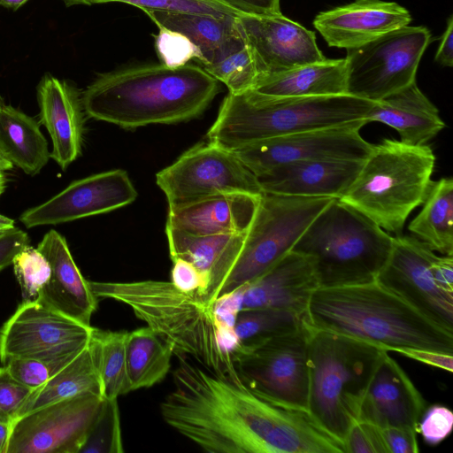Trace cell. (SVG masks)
Segmentation results:
<instances>
[{"mask_svg":"<svg viewBox=\"0 0 453 453\" xmlns=\"http://www.w3.org/2000/svg\"><path fill=\"white\" fill-rule=\"evenodd\" d=\"M394 236L338 198L312 220L292 249L311 257L319 288L376 280Z\"/></svg>","mask_w":453,"mask_h":453,"instance_id":"52a82bcc","label":"cell"},{"mask_svg":"<svg viewBox=\"0 0 453 453\" xmlns=\"http://www.w3.org/2000/svg\"><path fill=\"white\" fill-rule=\"evenodd\" d=\"M1 350H2V335L0 332V361H1Z\"/></svg>","mask_w":453,"mask_h":453,"instance_id":"680465c9","label":"cell"},{"mask_svg":"<svg viewBox=\"0 0 453 453\" xmlns=\"http://www.w3.org/2000/svg\"><path fill=\"white\" fill-rule=\"evenodd\" d=\"M203 68L223 82L233 94L252 89L259 78L252 51L244 37L219 59Z\"/></svg>","mask_w":453,"mask_h":453,"instance_id":"d590c367","label":"cell"},{"mask_svg":"<svg viewBox=\"0 0 453 453\" xmlns=\"http://www.w3.org/2000/svg\"><path fill=\"white\" fill-rule=\"evenodd\" d=\"M453 427L452 411L441 405H433L424 411L418 424V433L430 445L442 441Z\"/></svg>","mask_w":453,"mask_h":453,"instance_id":"ee69618b","label":"cell"},{"mask_svg":"<svg viewBox=\"0 0 453 453\" xmlns=\"http://www.w3.org/2000/svg\"><path fill=\"white\" fill-rule=\"evenodd\" d=\"M158 27L187 36L199 50L204 67L219 58L242 39L236 17L215 18L207 14L146 10Z\"/></svg>","mask_w":453,"mask_h":453,"instance_id":"83f0119b","label":"cell"},{"mask_svg":"<svg viewBox=\"0 0 453 453\" xmlns=\"http://www.w3.org/2000/svg\"><path fill=\"white\" fill-rule=\"evenodd\" d=\"M173 389L160 403L163 419L211 453H272L277 408L240 378L178 357Z\"/></svg>","mask_w":453,"mask_h":453,"instance_id":"6da1fadb","label":"cell"},{"mask_svg":"<svg viewBox=\"0 0 453 453\" xmlns=\"http://www.w3.org/2000/svg\"><path fill=\"white\" fill-rule=\"evenodd\" d=\"M419 213L408 229L434 251L453 256V180L432 181Z\"/></svg>","mask_w":453,"mask_h":453,"instance_id":"4dcf8cb0","label":"cell"},{"mask_svg":"<svg viewBox=\"0 0 453 453\" xmlns=\"http://www.w3.org/2000/svg\"><path fill=\"white\" fill-rule=\"evenodd\" d=\"M436 257L416 237L396 235L376 280L434 323L453 331V296L440 289L432 273Z\"/></svg>","mask_w":453,"mask_h":453,"instance_id":"2e32d148","label":"cell"},{"mask_svg":"<svg viewBox=\"0 0 453 453\" xmlns=\"http://www.w3.org/2000/svg\"><path fill=\"white\" fill-rule=\"evenodd\" d=\"M431 268L436 285L444 293L453 296V256H437Z\"/></svg>","mask_w":453,"mask_h":453,"instance_id":"f907efd6","label":"cell"},{"mask_svg":"<svg viewBox=\"0 0 453 453\" xmlns=\"http://www.w3.org/2000/svg\"><path fill=\"white\" fill-rule=\"evenodd\" d=\"M333 199L263 193L242 250L218 298L255 280L290 252Z\"/></svg>","mask_w":453,"mask_h":453,"instance_id":"9c48e42d","label":"cell"},{"mask_svg":"<svg viewBox=\"0 0 453 453\" xmlns=\"http://www.w3.org/2000/svg\"><path fill=\"white\" fill-rule=\"evenodd\" d=\"M434 164V154L426 144L384 139L372 146L339 199L386 232L400 235L411 212L426 196Z\"/></svg>","mask_w":453,"mask_h":453,"instance_id":"8992f818","label":"cell"},{"mask_svg":"<svg viewBox=\"0 0 453 453\" xmlns=\"http://www.w3.org/2000/svg\"><path fill=\"white\" fill-rule=\"evenodd\" d=\"M103 401L100 395L86 393L16 418L5 453H80Z\"/></svg>","mask_w":453,"mask_h":453,"instance_id":"4fadbf2b","label":"cell"},{"mask_svg":"<svg viewBox=\"0 0 453 453\" xmlns=\"http://www.w3.org/2000/svg\"><path fill=\"white\" fill-rule=\"evenodd\" d=\"M93 4L123 3L146 10L207 14L215 18L237 16L235 12L213 0H91Z\"/></svg>","mask_w":453,"mask_h":453,"instance_id":"f35d334b","label":"cell"},{"mask_svg":"<svg viewBox=\"0 0 453 453\" xmlns=\"http://www.w3.org/2000/svg\"><path fill=\"white\" fill-rule=\"evenodd\" d=\"M367 124L360 119L265 139L244 145L234 154L257 178L271 169L308 160H364L372 148L360 135Z\"/></svg>","mask_w":453,"mask_h":453,"instance_id":"5bb4252c","label":"cell"},{"mask_svg":"<svg viewBox=\"0 0 453 453\" xmlns=\"http://www.w3.org/2000/svg\"><path fill=\"white\" fill-rule=\"evenodd\" d=\"M372 104L348 94L295 97L254 89L228 92L206 137L208 142L234 151L265 139L365 119Z\"/></svg>","mask_w":453,"mask_h":453,"instance_id":"5b68a950","label":"cell"},{"mask_svg":"<svg viewBox=\"0 0 453 453\" xmlns=\"http://www.w3.org/2000/svg\"><path fill=\"white\" fill-rule=\"evenodd\" d=\"M364 160H308L276 166L257 178L264 193L341 198Z\"/></svg>","mask_w":453,"mask_h":453,"instance_id":"cb8c5ba5","label":"cell"},{"mask_svg":"<svg viewBox=\"0 0 453 453\" xmlns=\"http://www.w3.org/2000/svg\"><path fill=\"white\" fill-rule=\"evenodd\" d=\"M29 242L28 234L18 227L0 235V271L11 265L15 256L29 245Z\"/></svg>","mask_w":453,"mask_h":453,"instance_id":"c3c4849f","label":"cell"},{"mask_svg":"<svg viewBox=\"0 0 453 453\" xmlns=\"http://www.w3.org/2000/svg\"><path fill=\"white\" fill-rule=\"evenodd\" d=\"M236 19L252 51L259 78L326 59L317 45L315 33L281 12L238 15Z\"/></svg>","mask_w":453,"mask_h":453,"instance_id":"ac0fdd59","label":"cell"},{"mask_svg":"<svg viewBox=\"0 0 453 453\" xmlns=\"http://www.w3.org/2000/svg\"><path fill=\"white\" fill-rule=\"evenodd\" d=\"M97 298L118 301L169 343L178 357H189L208 370L237 377L211 305L196 293H185L171 281H89Z\"/></svg>","mask_w":453,"mask_h":453,"instance_id":"277c9868","label":"cell"},{"mask_svg":"<svg viewBox=\"0 0 453 453\" xmlns=\"http://www.w3.org/2000/svg\"><path fill=\"white\" fill-rule=\"evenodd\" d=\"M219 81L202 66L141 65L99 74L81 93L85 114L132 129L199 117L219 93Z\"/></svg>","mask_w":453,"mask_h":453,"instance_id":"7a4b0ae2","label":"cell"},{"mask_svg":"<svg viewBox=\"0 0 453 453\" xmlns=\"http://www.w3.org/2000/svg\"><path fill=\"white\" fill-rule=\"evenodd\" d=\"M387 453H417L419 451L418 431L408 426L380 427Z\"/></svg>","mask_w":453,"mask_h":453,"instance_id":"bcb514c9","label":"cell"},{"mask_svg":"<svg viewBox=\"0 0 453 453\" xmlns=\"http://www.w3.org/2000/svg\"><path fill=\"white\" fill-rule=\"evenodd\" d=\"M156 182L169 208L224 193H264L257 177L234 151L208 142L192 147L158 172Z\"/></svg>","mask_w":453,"mask_h":453,"instance_id":"7c38bea8","label":"cell"},{"mask_svg":"<svg viewBox=\"0 0 453 453\" xmlns=\"http://www.w3.org/2000/svg\"><path fill=\"white\" fill-rule=\"evenodd\" d=\"M37 249L51 266V275L37 302L83 325L97 307V297L76 265L65 238L54 229L47 232Z\"/></svg>","mask_w":453,"mask_h":453,"instance_id":"603a6c76","label":"cell"},{"mask_svg":"<svg viewBox=\"0 0 453 453\" xmlns=\"http://www.w3.org/2000/svg\"><path fill=\"white\" fill-rule=\"evenodd\" d=\"M306 323L387 351L421 349L453 355V331L422 315L376 280L318 288L306 309Z\"/></svg>","mask_w":453,"mask_h":453,"instance_id":"3957f363","label":"cell"},{"mask_svg":"<svg viewBox=\"0 0 453 453\" xmlns=\"http://www.w3.org/2000/svg\"><path fill=\"white\" fill-rule=\"evenodd\" d=\"M73 359L48 360L16 357L9 358L4 365L12 378L35 390L42 386Z\"/></svg>","mask_w":453,"mask_h":453,"instance_id":"ab89813d","label":"cell"},{"mask_svg":"<svg viewBox=\"0 0 453 453\" xmlns=\"http://www.w3.org/2000/svg\"><path fill=\"white\" fill-rule=\"evenodd\" d=\"M137 196L126 171H107L73 181L46 202L26 210L19 220L27 228L66 223L126 206Z\"/></svg>","mask_w":453,"mask_h":453,"instance_id":"e0dca14e","label":"cell"},{"mask_svg":"<svg viewBox=\"0 0 453 453\" xmlns=\"http://www.w3.org/2000/svg\"><path fill=\"white\" fill-rule=\"evenodd\" d=\"M343 446L345 453H387L380 427L357 419L349 426Z\"/></svg>","mask_w":453,"mask_h":453,"instance_id":"7bdbcfd3","label":"cell"},{"mask_svg":"<svg viewBox=\"0 0 453 453\" xmlns=\"http://www.w3.org/2000/svg\"><path fill=\"white\" fill-rule=\"evenodd\" d=\"M15 221L3 214H0V235L15 228Z\"/></svg>","mask_w":453,"mask_h":453,"instance_id":"11a10c76","label":"cell"},{"mask_svg":"<svg viewBox=\"0 0 453 453\" xmlns=\"http://www.w3.org/2000/svg\"><path fill=\"white\" fill-rule=\"evenodd\" d=\"M39 121L52 142L50 158L63 170L81 154L85 111L81 93L69 82L45 74L36 88Z\"/></svg>","mask_w":453,"mask_h":453,"instance_id":"7402d4cb","label":"cell"},{"mask_svg":"<svg viewBox=\"0 0 453 453\" xmlns=\"http://www.w3.org/2000/svg\"><path fill=\"white\" fill-rule=\"evenodd\" d=\"M171 282L185 293H196L203 297L207 288L205 276L190 262L180 257L171 258Z\"/></svg>","mask_w":453,"mask_h":453,"instance_id":"f6af8a7d","label":"cell"},{"mask_svg":"<svg viewBox=\"0 0 453 453\" xmlns=\"http://www.w3.org/2000/svg\"><path fill=\"white\" fill-rule=\"evenodd\" d=\"M11 424L0 422V453H5L9 435H10Z\"/></svg>","mask_w":453,"mask_h":453,"instance_id":"db71d44e","label":"cell"},{"mask_svg":"<svg viewBox=\"0 0 453 453\" xmlns=\"http://www.w3.org/2000/svg\"><path fill=\"white\" fill-rule=\"evenodd\" d=\"M426 401L399 364L383 350L358 402L355 419L379 427L408 426L418 431Z\"/></svg>","mask_w":453,"mask_h":453,"instance_id":"d6986e66","label":"cell"},{"mask_svg":"<svg viewBox=\"0 0 453 453\" xmlns=\"http://www.w3.org/2000/svg\"><path fill=\"white\" fill-rule=\"evenodd\" d=\"M86 393L102 395L101 382L89 342L73 360L42 386L32 391L18 417L42 406Z\"/></svg>","mask_w":453,"mask_h":453,"instance_id":"d6a6232c","label":"cell"},{"mask_svg":"<svg viewBox=\"0 0 453 453\" xmlns=\"http://www.w3.org/2000/svg\"><path fill=\"white\" fill-rule=\"evenodd\" d=\"M27 1L28 0H0V6L16 11Z\"/></svg>","mask_w":453,"mask_h":453,"instance_id":"9f6ffc18","label":"cell"},{"mask_svg":"<svg viewBox=\"0 0 453 453\" xmlns=\"http://www.w3.org/2000/svg\"><path fill=\"white\" fill-rule=\"evenodd\" d=\"M93 328L37 301L22 302L0 330L1 362L16 357L73 359L88 345Z\"/></svg>","mask_w":453,"mask_h":453,"instance_id":"9a60e30c","label":"cell"},{"mask_svg":"<svg viewBox=\"0 0 453 453\" xmlns=\"http://www.w3.org/2000/svg\"><path fill=\"white\" fill-rule=\"evenodd\" d=\"M66 6H73L77 4L91 5V0H62Z\"/></svg>","mask_w":453,"mask_h":453,"instance_id":"6f0895ef","label":"cell"},{"mask_svg":"<svg viewBox=\"0 0 453 453\" xmlns=\"http://www.w3.org/2000/svg\"><path fill=\"white\" fill-rule=\"evenodd\" d=\"M319 288L313 261L288 252L265 273L240 287V311L277 309L305 314L311 294Z\"/></svg>","mask_w":453,"mask_h":453,"instance_id":"44dd1931","label":"cell"},{"mask_svg":"<svg viewBox=\"0 0 453 453\" xmlns=\"http://www.w3.org/2000/svg\"><path fill=\"white\" fill-rule=\"evenodd\" d=\"M41 123L6 104L0 95V153L26 174L35 176L50 158Z\"/></svg>","mask_w":453,"mask_h":453,"instance_id":"f546056e","label":"cell"},{"mask_svg":"<svg viewBox=\"0 0 453 453\" xmlns=\"http://www.w3.org/2000/svg\"><path fill=\"white\" fill-rule=\"evenodd\" d=\"M32 391L0 367V422L12 424Z\"/></svg>","mask_w":453,"mask_h":453,"instance_id":"b9f144b4","label":"cell"},{"mask_svg":"<svg viewBox=\"0 0 453 453\" xmlns=\"http://www.w3.org/2000/svg\"><path fill=\"white\" fill-rule=\"evenodd\" d=\"M124 451L118 398H104L99 414L80 453Z\"/></svg>","mask_w":453,"mask_h":453,"instance_id":"8d00e7d4","label":"cell"},{"mask_svg":"<svg viewBox=\"0 0 453 453\" xmlns=\"http://www.w3.org/2000/svg\"><path fill=\"white\" fill-rule=\"evenodd\" d=\"M305 323V314L291 311L250 310L238 313L234 331L239 342H255L294 332Z\"/></svg>","mask_w":453,"mask_h":453,"instance_id":"e575fe53","label":"cell"},{"mask_svg":"<svg viewBox=\"0 0 453 453\" xmlns=\"http://www.w3.org/2000/svg\"><path fill=\"white\" fill-rule=\"evenodd\" d=\"M239 15L265 16L280 13V0H213Z\"/></svg>","mask_w":453,"mask_h":453,"instance_id":"7dc6e473","label":"cell"},{"mask_svg":"<svg viewBox=\"0 0 453 453\" xmlns=\"http://www.w3.org/2000/svg\"><path fill=\"white\" fill-rule=\"evenodd\" d=\"M255 91L273 96H329L347 94L344 58L325 59L260 77Z\"/></svg>","mask_w":453,"mask_h":453,"instance_id":"f1b7e54d","label":"cell"},{"mask_svg":"<svg viewBox=\"0 0 453 453\" xmlns=\"http://www.w3.org/2000/svg\"><path fill=\"white\" fill-rule=\"evenodd\" d=\"M396 352L424 364L452 372L453 355L421 349H402Z\"/></svg>","mask_w":453,"mask_h":453,"instance_id":"681fc988","label":"cell"},{"mask_svg":"<svg viewBox=\"0 0 453 453\" xmlns=\"http://www.w3.org/2000/svg\"><path fill=\"white\" fill-rule=\"evenodd\" d=\"M13 165L0 153V196L6 188V172L12 170Z\"/></svg>","mask_w":453,"mask_h":453,"instance_id":"f5cc1de1","label":"cell"},{"mask_svg":"<svg viewBox=\"0 0 453 453\" xmlns=\"http://www.w3.org/2000/svg\"><path fill=\"white\" fill-rule=\"evenodd\" d=\"M246 233L196 235L165 225L171 258L180 257L192 263L205 276L207 288L202 300L207 304L211 305L218 298Z\"/></svg>","mask_w":453,"mask_h":453,"instance_id":"484cf974","label":"cell"},{"mask_svg":"<svg viewBox=\"0 0 453 453\" xmlns=\"http://www.w3.org/2000/svg\"><path fill=\"white\" fill-rule=\"evenodd\" d=\"M365 120L395 129L401 142L425 145L445 127L436 106L422 93L416 81L373 102Z\"/></svg>","mask_w":453,"mask_h":453,"instance_id":"4316f807","label":"cell"},{"mask_svg":"<svg viewBox=\"0 0 453 453\" xmlns=\"http://www.w3.org/2000/svg\"><path fill=\"white\" fill-rule=\"evenodd\" d=\"M172 346L149 326L127 332L126 368L129 392L160 382L171 368Z\"/></svg>","mask_w":453,"mask_h":453,"instance_id":"1f68e13d","label":"cell"},{"mask_svg":"<svg viewBox=\"0 0 453 453\" xmlns=\"http://www.w3.org/2000/svg\"><path fill=\"white\" fill-rule=\"evenodd\" d=\"M260 196L224 193L169 208L165 225L196 235L246 233Z\"/></svg>","mask_w":453,"mask_h":453,"instance_id":"d4e9b609","label":"cell"},{"mask_svg":"<svg viewBox=\"0 0 453 453\" xmlns=\"http://www.w3.org/2000/svg\"><path fill=\"white\" fill-rule=\"evenodd\" d=\"M127 331L93 328L91 347L104 398L113 399L129 392L126 368Z\"/></svg>","mask_w":453,"mask_h":453,"instance_id":"836d02e7","label":"cell"},{"mask_svg":"<svg viewBox=\"0 0 453 453\" xmlns=\"http://www.w3.org/2000/svg\"><path fill=\"white\" fill-rule=\"evenodd\" d=\"M310 328L255 342H239L231 357L239 378L258 396L307 411Z\"/></svg>","mask_w":453,"mask_h":453,"instance_id":"30bf717a","label":"cell"},{"mask_svg":"<svg viewBox=\"0 0 453 453\" xmlns=\"http://www.w3.org/2000/svg\"><path fill=\"white\" fill-rule=\"evenodd\" d=\"M407 9L395 2L356 0L319 12L313 26L330 47L352 49L409 26Z\"/></svg>","mask_w":453,"mask_h":453,"instance_id":"ffe728a7","label":"cell"},{"mask_svg":"<svg viewBox=\"0 0 453 453\" xmlns=\"http://www.w3.org/2000/svg\"><path fill=\"white\" fill-rule=\"evenodd\" d=\"M309 328L307 411L343 443L358 402L385 349L337 333Z\"/></svg>","mask_w":453,"mask_h":453,"instance_id":"ba28073f","label":"cell"},{"mask_svg":"<svg viewBox=\"0 0 453 453\" xmlns=\"http://www.w3.org/2000/svg\"><path fill=\"white\" fill-rule=\"evenodd\" d=\"M158 28L155 35V48L161 64L170 68H178L191 60L200 62L199 50L187 36L165 27Z\"/></svg>","mask_w":453,"mask_h":453,"instance_id":"60d3db41","label":"cell"},{"mask_svg":"<svg viewBox=\"0 0 453 453\" xmlns=\"http://www.w3.org/2000/svg\"><path fill=\"white\" fill-rule=\"evenodd\" d=\"M434 60L442 66L453 65V16H450L441 35Z\"/></svg>","mask_w":453,"mask_h":453,"instance_id":"816d5d0a","label":"cell"},{"mask_svg":"<svg viewBox=\"0 0 453 453\" xmlns=\"http://www.w3.org/2000/svg\"><path fill=\"white\" fill-rule=\"evenodd\" d=\"M14 274L21 289L22 302H34L51 275V266L37 249L27 245L14 257Z\"/></svg>","mask_w":453,"mask_h":453,"instance_id":"74e56055","label":"cell"},{"mask_svg":"<svg viewBox=\"0 0 453 453\" xmlns=\"http://www.w3.org/2000/svg\"><path fill=\"white\" fill-rule=\"evenodd\" d=\"M430 39L426 27L406 26L347 50V94L376 102L415 82Z\"/></svg>","mask_w":453,"mask_h":453,"instance_id":"8fae6325","label":"cell"}]
</instances>
